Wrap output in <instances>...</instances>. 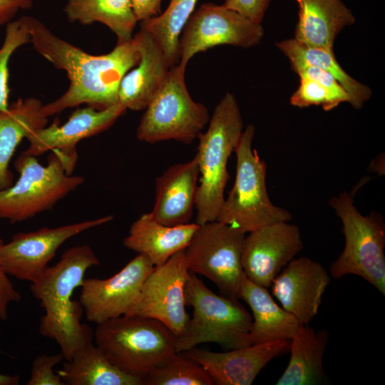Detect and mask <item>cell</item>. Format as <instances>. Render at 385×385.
I'll list each match as a JSON object with an SVG mask.
<instances>
[{"mask_svg": "<svg viewBox=\"0 0 385 385\" xmlns=\"http://www.w3.org/2000/svg\"><path fill=\"white\" fill-rule=\"evenodd\" d=\"M185 69L171 66L145 108L136 130L142 142L155 143L175 140L191 143L209 122L205 105L190 96L185 82Z\"/></svg>", "mask_w": 385, "mask_h": 385, "instance_id": "cell-9", "label": "cell"}, {"mask_svg": "<svg viewBox=\"0 0 385 385\" xmlns=\"http://www.w3.org/2000/svg\"><path fill=\"white\" fill-rule=\"evenodd\" d=\"M113 215L36 231L19 232L0 245V265L9 275L34 282L48 267L58 248L70 238L112 221Z\"/></svg>", "mask_w": 385, "mask_h": 385, "instance_id": "cell-12", "label": "cell"}, {"mask_svg": "<svg viewBox=\"0 0 385 385\" xmlns=\"http://www.w3.org/2000/svg\"><path fill=\"white\" fill-rule=\"evenodd\" d=\"M299 85L290 98V103L299 108L321 106L329 111L347 100L333 92L325 84L308 77H299Z\"/></svg>", "mask_w": 385, "mask_h": 385, "instance_id": "cell-32", "label": "cell"}, {"mask_svg": "<svg viewBox=\"0 0 385 385\" xmlns=\"http://www.w3.org/2000/svg\"><path fill=\"white\" fill-rule=\"evenodd\" d=\"M134 38L140 61L123 77L118 97V103L126 110L140 111L146 108L170 67L160 46L149 32L140 29Z\"/></svg>", "mask_w": 385, "mask_h": 385, "instance_id": "cell-20", "label": "cell"}, {"mask_svg": "<svg viewBox=\"0 0 385 385\" xmlns=\"http://www.w3.org/2000/svg\"><path fill=\"white\" fill-rule=\"evenodd\" d=\"M64 359L61 352L56 354H40L31 365V376L27 385H65L53 367Z\"/></svg>", "mask_w": 385, "mask_h": 385, "instance_id": "cell-33", "label": "cell"}, {"mask_svg": "<svg viewBox=\"0 0 385 385\" xmlns=\"http://www.w3.org/2000/svg\"><path fill=\"white\" fill-rule=\"evenodd\" d=\"M239 298L252 311V344L289 341L301 325L295 317L274 302L266 287L254 283L246 276L240 285Z\"/></svg>", "mask_w": 385, "mask_h": 385, "instance_id": "cell-23", "label": "cell"}, {"mask_svg": "<svg viewBox=\"0 0 385 385\" xmlns=\"http://www.w3.org/2000/svg\"><path fill=\"white\" fill-rule=\"evenodd\" d=\"M42 106L38 98H19L6 111H0V190L14 183L9 164L19 144L31 133L47 125Z\"/></svg>", "mask_w": 385, "mask_h": 385, "instance_id": "cell-24", "label": "cell"}, {"mask_svg": "<svg viewBox=\"0 0 385 385\" xmlns=\"http://www.w3.org/2000/svg\"><path fill=\"white\" fill-rule=\"evenodd\" d=\"M304 247L299 227L289 222L267 225L245 235L242 266L247 278L266 288Z\"/></svg>", "mask_w": 385, "mask_h": 385, "instance_id": "cell-15", "label": "cell"}, {"mask_svg": "<svg viewBox=\"0 0 385 385\" xmlns=\"http://www.w3.org/2000/svg\"><path fill=\"white\" fill-rule=\"evenodd\" d=\"M153 268L146 256L138 254L109 278H85L81 286L79 302L86 319L98 325L127 315Z\"/></svg>", "mask_w": 385, "mask_h": 385, "instance_id": "cell-14", "label": "cell"}, {"mask_svg": "<svg viewBox=\"0 0 385 385\" xmlns=\"http://www.w3.org/2000/svg\"><path fill=\"white\" fill-rule=\"evenodd\" d=\"M2 242L4 241L0 238V245ZM21 299V294L15 289L9 279V275L0 265V319L6 320L10 304L13 302H19Z\"/></svg>", "mask_w": 385, "mask_h": 385, "instance_id": "cell-35", "label": "cell"}, {"mask_svg": "<svg viewBox=\"0 0 385 385\" xmlns=\"http://www.w3.org/2000/svg\"><path fill=\"white\" fill-rule=\"evenodd\" d=\"M255 128L243 130L235 153L237 157L235 183L220 207L216 220L250 232L279 222H289L292 214L274 205L266 187L267 164L252 148Z\"/></svg>", "mask_w": 385, "mask_h": 385, "instance_id": "cell-8", "label": "cell"}, {"mask_svg": "<svg viewBox=\"0 0 385 385\" xmlns=\"http://www.w3.org/2000/svg\"><path fill=\"white\" fill-rule=\"evenodd\" d=\"M271 0H225L224 6L261 24Z\"/></svg>", "mask_w": 385, "mask_h": 385, "instance_id": "cell-34", "label": "cell"}, {"mask_svg": "<svg viewBox=\"0 0 385 385\" xmlns=\"http://www.w3.org/2000/svg\"><path fill=\"white\" fill-rule=\"evenodd\" d=\"M56 372L68 385H144L141 378L112 364L92 342L78 349Z\"/></svg>", "mask_w": 385, "mask_h": 385, "instance_id": "cell-26", "label": "cell"}, {"mask_svg": "<svg viewBox=\"0 0 385 385\" xmlns=\"http://www.w3.org/2000/svg\"><path fill=\"white\" fill-rule=\"evenodd\" d=\"M298 21L294 38L309 46L333 51L339 32L355 22V17L341 0H295Z\"/></svg>", "mask_w": 385, "mask_h": 385, "instance_id": "cell-22", "label": "cell"}, {"mask_svg": "<svg viewBox=\"0 0 385 385\" xmlns=\"http://www.w3.org/2000/svg\"><path fill=\"white\" fill-rule=\"evenodd\" d=\"M29 16L12 20L6 25L4 42L0 47V111L9 106V63L11 56L19 47L30 43Z\"/></svg>", "mask_w": 385, "mask_h": 385, "instance_id": "cell-31", "label": "cell"}, {"mask_svg": "<svg viewBox=\"0 0 385 385\" xmlns=\"http://www.w3.org/2000/svg\"><path fill=\"white\" fill-rule=\"evenodd\" d=\"M34 0H0V26L13 20L20 10L30 9Z\"/></svg>", "mask_w": 385, "mask_h": 385, "instance_id": "cell-36", "label": "cell"}, {"mask_svg": "<svg viewBox=\"0 0 385 385\" xmlns=\"http://www.w3.org/2000/svg\"><path fill=\"white\" fill-rule=\"evenodd\" d=\"M185 299L186 305L193 308L192 317L176 337L177 352L203 343H215L227 350L252 344V318L238 299L214 293L190 271Z\"/></svg>", "mask_w": 385, "mask_h": 385, "instance_id": "cell-5", "label": "cell"}, {"mask_svg": "<svg viewBox=\"0 0 385 385\" xmlns=\"http://www.w3.org/2000/svg\"><path fill=\"white\" fill-rule=\"evenodd\" d=\"M197 160L175 164L156 178L155 200L150 214L158 222L176 226L190 222L195 207Z\"/></svg>", "mask_w": 385, "mask_h": 385, "instance_id": "cell-19", "label": "cell"}, {"mask_svg": "<svg viewBox=\"0 0 385 385\" xmlns=\"http://www.w3.org/2000/svg\"><path fill=\"white\" fill-rule=\"evenodd\" d=\"M77 160L78 154L52 150L44 165L22 152L14 162L18 180L0 190V219L20 222L52 209L84 183L83 176L72 175Z\"/></svg>", "mask_w": 385, "mask_h": 385, "instance_id": "cell-3", "label": "cell"}, {"mask_svg": "<svg viewBox=\"0 0 385 385\" xmlns=\"http://www.w3.org/2000/svg\"><path fill=\"white\" fill-rule=\"evenodd\" d=\"M96 345L126 374L143 378L176 353V337L158 320L123 315L97 325Z\"/></svg>", "mask_w": 385, "mask_h": 385, "instance_id": "cell-6", "label": "cell"}, {"mask_svg": "<svg viewBox=\"0 0 385 385\" xmlns=\"http://www.w3.org/2000/svg\"><path fill=\"white\" fill-rule=\"evenodd\" d=\"M100 261L88 245L66 250L60 260L31 282L30 289L45 311L41 318V334L55 340L65 360L88 342L93 333L81 322L83 307L80 302L72 300L76 289L81 287L86 271L98 265Z\"/></svg>", "mask_w": 385, "mask_h": 385, "instance_id": "cell-2", "label": "cell"}, {"mask_svg": "<svg viewBox=\"0 0 385 385\" xmlns=\"http://www.w3.org/2000/svg\"><path fill=\"white\" fill-rule=\"evenodd\" d=\"M198 227L196 222L164 225L155 220L150 212L145 213L130 225L123 244L126 248L146 256L154 267H158L185 250Z\"/></svg>", "mask_w": 385, "mask_h": 385, "instance_id": "cell-21", "label": "cell"}, {"mask_svg": "<svg viewBox=\"0 0 385 385\" xmlns=\"http://www.w3.org/2000/svg\"><path fill=\"white\" fill-rule=\"evenodd\" d=\"M245 234L217 220L199 225L184 250L188 270L212 281L221 295L239 299Z\"/></svg>", "mask_w": 385, "mask_h": 385, "instance_id": "cell-10", "label": "cell"}, {"mask_svg": "<svg viewBox=\"0 0 385 385\" xmlns=\"http://www.w3.org/2000/svg\"><path fill=\"white\" fill-rule=\"evenodd\" d=\"M330 281L329 272L319 262L302 257L290 261L271 287L282 307L300 324H309L318 314Z\"/></svg>", "mask_w": 385, "mask_h": 385, "instance_id": "cell-16", "label": "cell"}, {"mask_svg": "<svg viewBox=\"0 0 385 385\" xmlns=\"http://www.w3.org/2000/svg\"><path fill=\"white\" fill-rule=\"evenodd\" d=\"M276 46L289 59L292 71L303 66H314L331 73L349 94V103L354 108H361L371 98L370 88L346 73L334 51L309 46L294 38L277 42Z\"/></svg>", "mask_w": 385, "mask_h": 385, "instance_id": "cell-27", "label": "cell"}, {"mask_svg": "<svg viewBox=\"0 0 385 385\" xmlns=\"http://www.w3.org/2000/svg\"><path fill=\"white\" fill-rule=\"evenodd\" d=\"M243 131V121L235 96L226 93L215 106L209 126L198 136L195 157L198 163L195 222L199 225L217 220L230 178L227 165Z\"/></svg>", "mask_w": 385, "mask_h": 385, "instance_id": "cell-4", "label": "cell"}, {"mask_svg": "<svg viewBox=\"0 0 385 385\" xmlns=\"http://www.w3.org/2000/svg\"><path fill=\"white\" fill-rule=\"evenodd\" d=\"M162 0H131L138 21H142L160 14Z\"/></svg>", "mask_w": 385, "mask_h": 385, "instance_id": "cell-37", "label": "cell"}, {"mask_svg": "<svg viewBox=\"0 0 385 385\" xmlns=\"http://www.w3.org/2000/svg\"><path fill=\"white\" fill-rule=\"evenodd\" d=\"M329 339L326 329L315 331L301 324L289 340L290 358L276 385H313L325 383L323 356Z\"/></svg>", "mask_w": 385, "mask_h": 385, "instance_id": "cell-25", "label": "cell"}, {"mask_svg": "<svg viewBox=\"0 0 385 385\" xmlns=\"http://www.w3.org/2000/svg\"><path fill=\"white\" fill-rule=\"evenodd\" d=\"M20 382L18 375H9L0 374V385H17Z\"/></svg>", "mask_w": 385, "mask_h": 385, "instance_id": "cell-38", "label": "cell"}, {"mask_svg": "<svg viewBox=\"0 0 385 385\" xmlns=\"http://www.w3.org/2000/svg\"><path fill=\"white\" fill-rule=\"evenodd\" d=\"M198 0H170L160 15L140 21L160 46L170 67L179 63V38Z\"/></svg>", "mask_w": 385, "mask_h": 385, "instance_id": "cell-29", "label": "cell"}, {"mask_svg": "<svg viewBox=\"0 0 385 385\" xmlns=\"http://www.w3.org/2000/svg\"><path fill=\"white\" fill-rule=\"evenodd\" d=\"M34 48L56 68L66 71L69 86L58 98L42 106L48 118L86 104L98 110L118 104L123 77L140 61L136 40L117 43L109 53L92 55L55 35L38 19L29 16Z\"/></svg>", "mask_w": 385, "mask_h": 385, "instance_id": "cell-1", "label": "cell"}, {"mask_svg": "<svg viewBox=\"0 0 385 385\" xmlns=\"http://www.w3.org/2000/svg\"><path fill=\"white\" fill-rule=\"evenodd\" d=\"M125 111L119 103L102 110L88 106L78 108L63 124L53 121L31 133L26 137L29 147L23 153L36 157L52 150L76 155L81 140L107 130Z\"/></svg>", "mask_w": 385, "mask_h": 385, "instance_id": "cell-18", "label": "cell"}, {"mask_svg": "<svg viewBox=\"0 0 385 385\" xmlns=\"http://www.w3.org/2000/svg\"><path fill=\"white\" fill-rule=\"evenodd\" d=\"M65 14L71 22L108 26L117 37V43L130 41L137 24L131 0H66Z\"/></svg>", "mask_w": 385, "mask_h": 385, "instance_id": "cell-28", "label": "cell"}, {"mask_svg": "<svg viewBox=\"0 0 385 385\" xmlns=\"http://www.w3.org/2000/svg\"><path fill=\"white\" fill-rule=\"evenodd\" d=\"M144 385H214L206 370L198 363L176 352L143 378Z\"/></svg>", "mask_w": 385, "mask_h": 385, "instance_id": "cell-30", "label": "cell"}, {"mask_svg": "<svg viewBox=\"0 0 385 385\" xmlns=\"http://www.w3.org/2000/svg\"><path fill=\"white\" fill-rule=\"evenodd\" d=\"M342 224L344 247L329 266V274L339 279L354 274L367 281L385 295V222L372 210L363 215L356 207L353 193L343 192L329 202Z\"/></svg>", "mask_w": 385, "mask_h": 385, "instance_id": "cell-7", "label": "cell"}, {"mask_svg": "<svg viewBox=\"0 0 385 385\" xmlns=\"http://www.w3.org/2000/svg\"><path fill=\"white\" fill-rule=\"evenodd\" d=\"M188 274L184 250L174 254L163 265L154 267L127 315L158 320L176 337L180 335L190 319L185 299Z\"/></svg>", "mask_w": 385, "mask_h": 385, "instance_id": "cell-13", "label": "cell"}, {"mask_svg": "<svg viewBox=\"0 0 385 385\" xmlns=\"http://www.w3.org/2000/svg\"><path fill=\"white\" fill-rule=\"evenodd\" d=\"M264 36L261 24L223 5L201 4L186 22L179 38V65L186 69L192 57L219 45L250 48Z\"/></svg>", "mask_w": 385, "mask_h": 385, "instance_id": "cell-11", "label": "cell"}, {"mask_svg": "<svg viewBox=\"0 0 385 385\" xmlns=\"http://www.w3.org/2000/svg\"><path fill=\"white\" fill-rule=\"evenodd\" d=\"M289 349V341H275L215 352L196 347L182 351L200 364L216 385H250L273 359Z\"/></svg>", "mask_w": 385, "mask_h": 385, "instance_id": "cell-17", "label": "cell"}]
</instances>
